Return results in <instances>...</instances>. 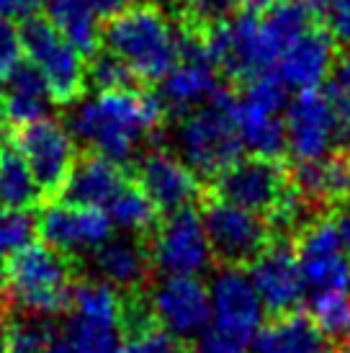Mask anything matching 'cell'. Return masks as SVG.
Wrapping results in <instances>:
<instances>
[{"label": "cell", "mask_w": 350, "mask_h": 353, "mask_svg": "<svg viewBox=\"0 0 350 353\" xmlns=\"http://www.w3.org/2000/svg\"><path fill=\"white\" fill-rule=\"evenodd\" d=\"M165 117L160 96L147 88L98 93L72 111L70 134L124 168L134 160L139 142L160 137Z\"/></svg>", "instance_id": "cell-1"}, {"label": "cell", "mask_w": 350, "mask_h": 353, "mask_svg": "<svg viewBox=\"0 0 350 353\" xmlns=\"http://www.w3.org/2000/svg\"><path fill=\"white\" fill-rule=\"evenodd\" d=\"M103 50L114 52L142 85L165 80L178 65V29L160 6L139 3L127 13L106 21Z\"/></svg>", "instance_id": "cell-2"}, {"label": "cell", "mask_w": 350, "mask_h": 353, "mask_svg": "<svg viewBox=\"0 0 350 353\" xmlns=\"http://www.w3.org/2000/svg\"><path fill=\"white\" fill-rule=\"evenodd\" d=\"M78 281V261L39 240L10 258L8 304L39 317L59 314L72 307Z\"/></svg>", "instance_id": "cell-3"}, {"label": "cell", "mask_w": 350, "mask_h": 353, "mask_svg": "<svg viewBox=\"0 0 350 353\" xmlns=\"http://www.w3.org/2000/svg\"><path fill=\"white\" fill-rule=\"evenodd\" d=\"M234 101L237 96L222 85L214 99L188 114L181 124L178 142L183 150V163L198 178L214 181L243 155L245 145L232 117Z\"/></svg>", "instance_id": "cell-4"}, {"label": "cell", "mask_w": 350, "mask_h": 353, "mask_svg": "<svg viewBox=\"0 0 350 353\" xmlns=\"http://www.w3.org/2000/svg\"><path fill=\"white\" fill-rule=\"evenodd\" d=\"M206 44L216 72L237 85H247L255 78L271 75L281 57L262 29L260 16L253 10L237 13L232 21L212 29L206 34Z\"/></svg>", "instance_id": "cell-5"}, {"label": "cell", "mask_w": 350, "mask_h": 353, "mask_svg": "<svg viewBox=\"0 0 350 353\" xmlns=\"http://www.w3.org/2000/svg\"><path fill=\"white\" fill-rule=\"evenodd\" d=\"M23 54L41 72L49 96L59 106H70L83 99L88 88L85 59L47 19H34L21 23Z\"/></svg>", "instance_id": "cell-6"}, {"label": "cell", "mask_w": 350, "mask_h": 353, "mask_svg": "<svg viewBox=\"0 0 350 353\" xmlns=\"http://www.w3.org/2000/svg\"><path fill=\"white\" fill-rule=\"evenodd\" d=\"M198 214L204 222L214 263L222 268L245 271V265H253L273 243L271 225L265 216L245 212L240 206L219 201L209 194L201 199Z\"/></svg>", "instance_id": "cell-7"}, {"label": "cell", "mask_w": 350, "mask_h": 353, "mask_svg": "<svg viewBox=\"0 0 350 353\" xmlns=\"http://www.w3.org/2000/svg\"><path fill=\"white\" fill-rule=\"evenodd\" d=\"M291 176L281 160L250 155L219 173L209 186V196L268 219L291 196Z\"/></svg>", "instance_id": "cell-8"}, {"label": "cell", "mask_w": 350, "mask_h": 353, "mask_svg": "<svg viewBox=\"0 0 350 353\" xmlns=\"http://www.w3.org/2000/svg\"><path fill=\"white\" fill-rule=\"evenodd\" d=\"M350 132L327 90H302L286 108V148L296 163H311L348 148Z\"/></svg>", "instance_id": "cell-9"}, {"label": "cell", "mask_w": 350, "mask_h": 353, "mask_svg": "<svg viewBox=\"0 0 350 353\" xmlns=\"http://www.w3.org/2000/svg\"><path fill=\"white\" fill-rule=\"evenodd\" d=\"M13 145L23 155L44 201H57L78 163L70 129L57 119H39L21 129H10Z\"/></svg>", "instance_id": "cell-10"}, {"label": "cell", "mask_w": 350, "mask_h": 353, "mask_svg": "<svg viewBox=\"0 0 350 353\" xmlns=\"http://www.w3.org/2000/svg\"><path fill=\"white\" fill-rule=\"evenodd\" d=\"M152 265L165 276H196L209 271L214 255L209 248L204 222L198 209H183L160 219V225L147 237Z\"/></svg>", "instance_id": "cell-11"}, {"label": "cell", "mask_w": 350, "mask_h": 353, "mask_svg": "<svg viewBox=\"0 0 350 353\" xmlns=\"http://www.w3.org/2000/svg\"><path fill=\"white\" fill-rule=\"evenodd\" d=\"M296 261L307 289L317 292H350V258L340 245L335 219L317 216L304 227L296 243Z\"/></svg>", "instance_id": "cell-12"}, {"label": "cell", "mask_w": 350, "mask_h": 353, "mask_svg": "<svg viewBox=\"0 0 350 353\" xmlns=\"http://www.w3.org/2000/svg\"><path fill=\"white\" fill-rule=\"evenodd\" d=\"M212 294V327L253 345L262 327L260 296L255 292L250 274L243 268H219L209 284Z\"/></svg>", "instance_id": "cell-13"}, {"label": "cell", "mask_w": 350, "mask_h": 353, "mask_svg": "<svg viewBox=\"0 0 350 353\" xmlns=\"http://www.w3.org/2000/svg\"><path fill=\"white\" fill-rule=\"evenodd\" d=\"M37 225L47 245L75 261L85 253L93 255L114 237V225L103 209L72 206L65 201H49L41 209Z\"/></svg>", "instance_id": "cell-14"}, {"label": "cell", "mask_w": 350, "mask_h": 353, "mask_svg": "<svg viewBox=\"0 0 350 353\" xmlns=\"http://www.w3.org/2000/svg\"><path fill=\"white\" fill-rule=\"evenodd\" d=\"M157 323L178 341L198 338L212 325V294L196 276H165L150 292Z\"/></svg>", "instance_id": "cell-15"}, {"label": "cell", "mask_w": 350, "mask_h": 353, "mask_svg": "<svg viewBox=\"0 0 350 353\" xmlns=\"http://www.w3.org/2000/svg\"><path fill=\"white\" fill-rule=\"evenodd\" d=\"M250 279L262 307L273 317L296 312V307L302 304L307 284L291 240H273L268 250L250 265Z\"/></svg>", "instance_id": "cell-16"}, {"label": "cell", "mask_w": 350, "mask_h": 353, "mask_svg": "<svg viewBox=\"0 0 350 353\" xmlns=\"http://www.w3.org/2000/svg\"><path fill=\"white\" fill-rule=\"evenodd\" d=\"M136 186L165 216L191 209L194 201L204 199L198 176L167 150H152L150 155H145L136 168Z\"/></svg>", "instance_id": "cell-17"}, {"label": "cell", "mask_w": 350, "mask_h": 353, "mask_svg": "<svg viewBox=\"0 0 350 353\" xmlns=\"http://www.w3.org/2000/svg\"><path fill=\"white\" fill-rule=\"evenodd\" d=\"M335 68V34L327 26L307 31L304 37L289 44L276 62V75L286 88L317 90Z\"/></svg>", "instance_id": "cell-18"}, {"label": "cell", "mask_w": 350, "mask_h": 353, "mask_svg": "<svg viewBox=\"0 0 350 353\" xmlns=\"http://www.w3.org/2000/svg\"><path fill=\"white\" fill-rule=\"evenodd\" d=\"M127 183V173L119 163L88 150L78 155V163L57 201L88 209H108V204L124 191Z\"/></svg>", "instance_id": "cell-19"}, {"label": "cell", "mask_w": 350, "mask_h": 353, "mask_svg": "<svg viewBox=\"0 0 350 353\" xmlns=\"http://www.w3.org/2000/svg\"><path fill=\"white\" fill-rule=\"evenodd\" d=\"M289 176L309 206H338L350 199V152L338 150L311 163H296Z\"/></svg>", "instance_id": "cell-20"}, {"label": "cell", "mask_w": 350, "mask_h": 353, "mask_svg": "<svg viewBox=\"0 0 350 353\" xmlns=\"http://www.w3.org/2000/svg\"><path fill=\"white\" fill-rule=\"evenodd\" d=\"M93 263L101 271L103 281L124 294L145 292L155 268L147 243L134 235L111 237L106 245H101L93 253Z\"/></svg>", "instance_id": "cell-21"}, {"label": "cell", "mask_w": 350, "mask_h": 353, "mask_svg": "<svg viewBox=\"0 0 350 353\" xmlns=\"http://www.w3.org/2000/svg\"><path fill=\"white\" fill-rule=\"evenodd\" d=\"M216 75L219 72L212 59H181L173 72L163 80L160 101L165 111L185 119L188 114L206 106L222 88Z\"/></svg>", "instance_id": "cell-22"}, {"label": "cell", "mask_w": 350, "mask_h": 353, "mask_svg": "<svg viewBox=\"0 0 350 353\" xmlns=\"http://www.w3.org/2000/svg\"><path fill=\"white\" fill-rule=\"evenodd\" d=\"M49 103L52 96L47 83L29 59H23L3 80V121L8 129H21L39 119H47Z\"/></svg>", "instance_id": "cell-23"}, {"label": "cell", "mask_w": 350, "mask_h": 353, "mask_svg": "<svg viewBox=\"0 0 350 353\" xmlns=\"http://www.w3.org/2000/svg\"><path fill=\"white\" fill-rule=\"evenodd\" d=\"M255 353H330V341L314 327L309 314L291 312L262 325L253 343Z\"/></svg>", "instance_id": "cell-24"}, {"label": "cell", "mask_w": 350, "mask_h": 353, "mask_svg": "<svg viewBox=\"0 0 350 353\" xmlns=\"http://www.w3.org/2000/svg\"><path fill=\"white\" fill-rule=\"evenodd\" d=\"M232 117L243 145L253 155L281 160V155L289 150L286 148V121L281 119V114H273V111H265V108H258L247 101L237 99Z\"/></svg>", "instance_id": "cell-25"}, {"label": "cell", "mask_w": 350, "mask_h": 353, "mask_svg": "<svg viewBox=\"0 0 350 353\" xmlns=\"http://www.w3.org/2000/svg\"><path fill=\"white\" fill-rule=\"evenodd\" d=\"M47 21L83 57H93L103 44V29L90 0H49Z\"/></svg>", "instance_id": "cell-26"}, {"label": "cell", "mask_w": 350, "mask_h": 353, "mask_svg": "<svg viewBox=\"0 0 350 353\" xmlns=\"http://www.w3.org/2000/svg\"><path fill=\"white\" fill-rule=\"evenodd\" d=\"M39 201H44L41 191L23 155L13 145L10 129H0V204L6 209L31 212Z\"/></svg>", "instance_id": "cell-27"}, {"label": "cell", "mask_w": 350, "mask_h": 353, "mask_svg": "<svg viewBox=\"0 0 350 353\" xmlns=\"http://www.w3.org/2000/svg\"><path fill=\"white\" fill-rule=\"evenodd\" d=\"M262 29L281 54L289 44L304 37L307 31L317 29L322 23L320 0H283L260 16Z\"/></svg>", "instance_id": "cell-28"}, {"label": "cell", "mask_w": 350, "mask_h": 353, "mask_svg": "<svg viewBox=\"0 0 350 353\" xmlns=\"http://www.w3.org/2000/svg\"><path fill=\"white\" fill-rule=\"evenodd\" d=\"M108 219H111V225L114 227H121L127 235H134V237H150L152 232L157 230L160 225V212H157V206L150 201L142 188L132 183L129 181L124 191L119 194L106 209Z\"/></svg>", "instance_id": "cell-29"}, {"label": "cell", "mask_w": 350, "mask_h": 353, "mask_svg": "<svg viewBox=\"0 0 350 353\" xmlns=\"http://www.w3.org/2000/svg\"><path fill=\"white\" fill-rule=\"evenodd\" d=\"M75 317L121 330V292L106 281H78L72 289Z\"/></svg>", "instance_id": "cell-30"}, {"label": "cell", "mask_w": 350, "mask_h": 353, "mask_svg": "<svg viewBox=\"0 0 350 353\" xmlns=\"http://www.w3.org/2000/svg\"><path fill=\"white\" fill-rule=\"evenodd\" d=\"M307 314L327 341L350 338V292H317L309 296Z\"/></svg>", "instance_id": "cell-31"}, {"label": "cell", "mask_w": 350, "mask_h": 353, "mask_svg": "<svg viewBox=\"0 0 350 353\" xmlns=\"http://www.w3.org/2000/svg\"><path fill=\"white\" fill-rule=\"evenodd\" d=\"M88 85L98 93H121V90H139L145 88L142 80L124 65L121 59L108 50H98L93 57L85 59Z\"/></svg>", "instance_id": "cell-32"}, {"label": "cell", "mask_w": 350, "mask_h": 353, "mask_svg": "<svg viewBox=\"0 0 350 353\" xmlns=\"http://www.w3.org/2000/svg\"><path fill=\"white\" fill-rule=\"evenodd\" d=\"M65 341L72 353H124V338L119 333V327L88 323L75 314L68 325Z\"/></svg>", "instance_id": "cell-33"}, {"label": "cell", "mask_w": 350, "mask_h": 353, "mask_svg": "<svg viewBox=\"0 0 350 353\" xmlns=\"http://www.w3.org/2000/svg\"><path fill=\"white\" fill-rule=\"evenodd\" d=\"M37 232H39V225L31 212L0 206V258H13L21 250L34 245Z\"/></svg>", "instance_id": "cell-34"}, {"label": "cell", "mask_w": 350, "mask_h": 353, "mask_svg": "<svg viewBox=\"0 0 350 353\" xmlns=\"http://www.w3.org/2000/svg\"><path fill=\"white\" fill-rule=\"evenodd\" d=\"M52 330L39 317H26L8 323V341L6 353H44L52 345Z\"/></svg>", "instance_id": "cell-35"}, {"label": "cell", "mask_w": 350, "mask_h": 353, "mask_svg": "<svg viewBox=\"0 0 350 353\" xmlns=\"http://www.w3.org/2000/svg\"><path fill=\"white\" fill-rule=\"evenodd\" d=\"M124 353H185L183 343L160 323L124 338Z\"/></svg>", "instance_id": "cell-36"}, {"label": "cell", "mask_w": 350, "mask_h": 353, "mask_svg": "<svg viewBox=\"0 0 350 353\" xmlns=\"http://www.w3.org/2000/svg\"><path fill=\"white\" fill-rule=\"evenodd\" d=\"M21 29L8 19H0V83L23 62Z\"/></svg>", "instance_id": "cell-37"}, {"label": "cell", "mask_w": 350, "mask_h": 353, "mask_svg": "<svg viewBox=\"0 0 350 353\" xmlns=\"http://www.w3.org/2000/svg\"><path fill=\"white\" fill-rule=\"evenodd\" d=\"M250 348L253 345L243 343V341H237L232 335L216 330L212 325L196 338L194 343V353H250Z\"/></svg>", "instance_id": "cell-38"}, {"label": "cell", "mask_w": 350, "mask_h": 353, "mask_svg": "<svg viewBox=\"0 0 350 353\" xmlns=\"http://www.w3.org/2000/svg\"><path fill=\"white\" fill-rule=\"evenodd\" d=\"M327 96H330L332 106L338 108L342 124L350 132V59L340 62V68L335 70V80H332L330 88H327Z\"/></svg>", "instance_id": "cell-39"}, {"label": "cell", "mask_w": 350, "mask_h": 353, "mask_svg": "<svg viewBox=\"0 0 350 353\" xmlns=\"http://www.w3.org/2000/svg\"><path fill=\"white\" fill-rule=\"evenodd\" d=\"M327 21L332 34L350 44V0H327Z\"/></svg>", "instance_id": "cell-40"}, {"label": "cell", "mask_w": 350, "mask_h": 353, "mask_svg": "<svg viewBox=\"0 0 350 353\" xmlns=\"http://www.w3.org/2000/svg\"><path fill=\"white\" fill-rule=\"evenodd\" d=\"M41 6L37 0H0V19L8 21H29L37 16Z\"/></svg>", "instance_id": "cell-41"}, {"label": "cell", "mask_w": 350, "mask_h": 353, "mask_svg": "<svg viewBox=\"0 0 350 353\" xmlns=\"http://www.w3.org/2000/svg\"><path fill=\"white\" fill-rule=\"evenodd\" d=\"M139 3H145V0H90V6L93 10L98 13V19L103 21H111L121 16V13H127L129 8H134Z\"/></svg>", "instance_id": "cell-42"}, {"label": "cell", "mask_w": 350, "mask_h": 353, "mask_svg": "<svg viewBox=\"0 0 350 353\" xmlns=\"http://www.w3.org/2000/svg\"><path fill=\"white\" fill-rule=\"evenodd\" d=\"M335 227H338V235H340L342 250L350 258V212H340L335 216Z\"/></svg>", "instance_id": "cell-43"}, {"label": "cell", "mask_w": 350, "mask_h": 353, "mask_svg": "<svg viewBox=\"0 0 350 353\" xmlns=\"http://www.w3.org/2000/svg\"><path fill=\"white\" fill-rule=\"evenodd\" d=\"M278 3H283V0H243V6L247 10H253V13H258V10H271L273 6H278Z\"/></svg>", "instance_id": "cell-44"}, {"label": "cell", "mask_w": 350, "mask_h": 353, "mask_svg": "<svg viewBox=\"0 0 350 353\" xmlns=\"http://www.w3.org/2000/svg\"><path fill=\"white\" fill-rule=\"evenodd\" d=\"M8 304V268L0 261V307Z\"/></svg>", "instance_id": "cell-45"}, {"label": "cell", "mask_w": 350, "mask_h": 353, "mask_svg": "<svg viewBox=\"0 0 350 353\" xmlns=\"http://www.w3.org/2000/svg\"><path fill=\"white\" fill-rule=\"evenodd\" d=\"M6 341H8V317L6 307H0V353H6Z\"/></svg>", "instance_id": "cell-46"}, {"label": "cell", "mask_w": 350, "mask_h": 353, "mask_svg": "<svg viewBox=\"0 0 350 353\" xmlns=\"http://www.w3.org/2000/svg\"><path fill=\"white\" fill-rule=\"evenodd\" d=\"M44 353H72V348H70L68 341L62 338V341H52V345H49Z\"/></svg>", "instance_id": "cell-47"}]
</instances>
